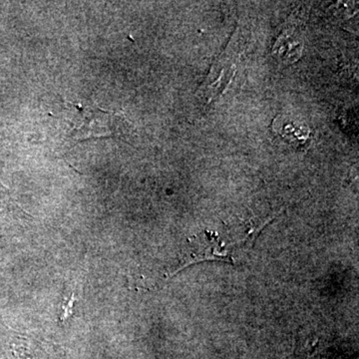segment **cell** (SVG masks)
I'll return each instance as SVG.
<instances>
[{
	"label": "cell",
	"instance_id": "1",
	"mask_svg": "<svg viewBox=\"0 0 359 359\" xmlns=\"http://www.w3.org/2000/svg\"><path fill=\"white\" fill-rule=\"evenodd\" d=\"M71 141L116 138L125 133L126 121L121 115L83 104L65 103L59 116Z\"/></svg>",
	"mask_w": 359,
	"mask_h": 359
}]
</instances>
